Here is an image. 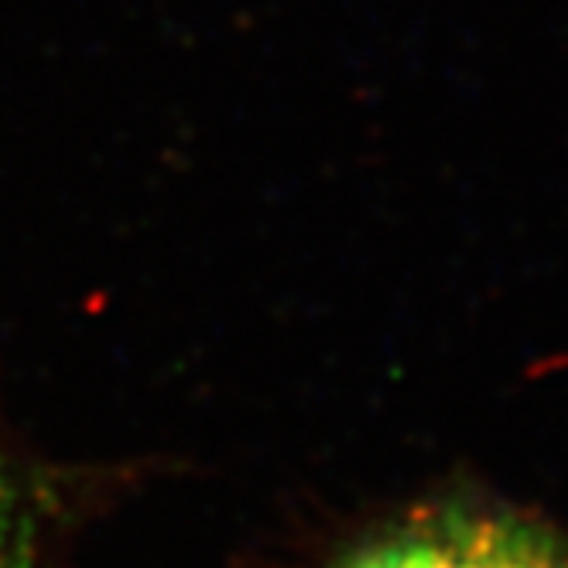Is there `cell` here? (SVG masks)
Listing matches in <instances>:
<instances>
[{"label":"cell","instance_id":"6da1fadb","mask_svg":"<svg viewBox=\"0 0 568 568\" xmlns=\"http://www.w3.org/2000/svg\"><path fill=\"white\" fill-rule=\"evenodd\" d=\"M333 568H568V535L517 510L445 504L384 527Z\"/></svg>","mask_w":568,"mask_h":568},{"label":"cell","instance_id":"7a4b0ae2","mask_svg":"<svg viewBox=\"0 0 568 568\" xmlns=\"http://www.w3.org/2000/svg\"><path fill=\"white\" fill-rule=\"evenodd\" d=\"M0 568H38V514L0 445Z\"/></svg>","mask_w":568,"mask_h":568}]
</instances>
